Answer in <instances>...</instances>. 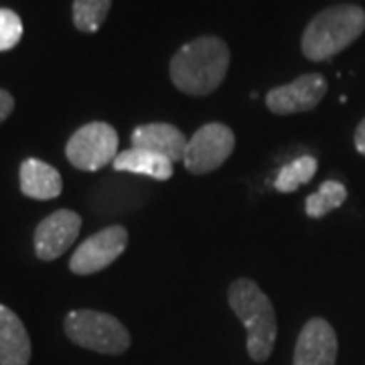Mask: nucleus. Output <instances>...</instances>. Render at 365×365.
<instances>
[{"label": "nucleus", "instance_id": "nucleus-1", "mask_svg": "<svg viewBox=\"0 0 365 365\" xmlns=\"http://www.w3.org/2000/svg\"><path fill=\"white\" fill-rule=\"evenodd\" d=\"M230 47L213 35L182 45L170 59V79L187 96H209L215 91L230 69Z\"/></svg>", "mask_w": 365, "mask_h": 365}, {"label": "nucleus", "instance_id": "nucleus-2", "mask_svg": "<svg viewBox=\"0 0 365 365\" xmlns=\"http://www.w3.org/2000/svg\"><path fill=\"white\" fill-rule=\"evenodd\" d=\"M365 31V11L357 4H337L311 19L302 33V53L311 61H327L347 49Z\"/></svg>", "mask_w": 365, "mask_h": 365}, {"label": "nucleus", "instance_id": "nucleus-3", "mask_svg": "<svg viewBox=\"0 0 365 365\" xmlns=\"http://www.w3.org/2000/svg\"><path fill=\"white\" fill-rule=\"evenodd\" d=\"M230 307L242 325L248 331V353L256 364H264L272 355L276 343V313L272 302L262 292V288L250 280L240 278L227 292Z\"/></svg>", "mask_w": 365, "mask_h": 365}, {"label": "nucleus", "instance_id": "nucleus-4", "mask_svg": "<svg viewBox=\"0 0 365 365\" xmlns=\"http://www.w3.org/2000/svg\"><path fill=\"white\" fill-rule=\"evenodd\" d=\"M66 335L79 347L106 355H120L130 347V333L116 317L90 309L67 314Z\"/></svg>", "mask_w": 365, "mask_h": 365}, {"label": "nucleus", "instance_id": "nucleus-5", "mask_svg": "<svg viewBox=\"0 0 365 365\" xmlns=\"http://www.w3.org/2000/svg\"><path fill=\"white\" fill-rule=\"evenodd\" d=\"M69 163L81 170H100L118 157V134L106 122H90L69 138L66 146Z\"/></svg>", "mask_w": 365, "mask_h": 365}, {"label": "nucleus", "instance_id": "nucleus-6", "mask_svg": "<svg viewBox=\"0 0 365 365\" xmlns=\"http://www.w3.org/2000/svg\"><path fill=\"white\" fill-rule=\"evenodd\" d=\"M235 146V136L232 128L220 122H211L201 126L189 138L182 165L193 175H205L220 169L232 157Z\"/></svg>", "mask_w": 365, "mask_h": 365}, {"label": "nucleus", "instance_id": "nucleus-7", "mask_svg": "<svg viewBox=\"0 0 365 365\" xmlns=\"http://www.w3.org/2000/svg\"><path fill=\"white\" fill-rule=\"evenodd\" d=\"M128 246V232L122 225H110L98 234L90 235L81 246H79L71 260L69 268L71 272L79 276L100 272L108 268L112 262L122 256V252Z\"/></svg>", "mask_w": 365, "mask_h": 365}, {"label": "nucleus", "instance_id": "nucleus-8", "mask_svg": "<svg viewBox=\"0 0 365 365\" xmlns=\"http://www.w3.org/2000/svg\"><path fill=\"white\" fill-rule=\"evenodd\" d=\"M325 93L327 79L321 73H304L287 86L272 88L266 93V106L278 116H290L317 108Z\"/></svg>", "mask_w": 365, "mask_h": 365}, {"label": "nucleus", "instance_id": "nucleus-9", "mask_svg": "<svg viewBox=\"0 0 365 365\" xmlns=\"http://www.w3.org/2000/svg\"><path fill=\"white\" fill-rule=\"evenodd\" d=\"M81 217L76 211L59 209L45 217L35 230V254L43 262H51L66 254L67 248L78 240Z\"/></svg>", "mask_w": 365, "mask_h": 365}, {"label": "nucleus", "instance_id": "nucleus-10", "mask_svg": "<svg viewBox=\"0 0 365 365\" xmlns=\"http://www.w3.org/2000/svg\"><path fill=\"white\" fill-rule=\"evenodd\" d=\"M337 335L325 319H311L300 331L292 365H335Z\"/></svg>", "mask_w": 365, "mask_h": 365}, {"label": "nucleus", "instance_id": "nucleus-11", "mask_svg": "<svg viewBox=\"0 0 365 365\" xmlns=\"http://www.w3.org/2000/svg\"><path fill=\"white\" fill-rule=\"evenodd\" d=\"M187 136L177 126L155 122V124H144L132 132V146L144 148L150 153H157L167 157L173 163H179L185 158L187 150Z\"/></svg>", "mask_w": 365, "mask_h": 365}, {"label": "nucleus", "instance_id": "nucleus-12", "mask_svg": "<svg viewBox=\"0 0 365 365\" xmlns=\"http://www.w3.org/2000/svg\"><path fill=\"white\" fill-rule=\"evenodd\" d=\"M31 339L23 321L0 304V365H29Z\"/></svg>", "mask_w": 365, "mask_h": 365}, {"label": "nucleus", "instance_id": "nucleus-13", "mask_svg": "<svg viewBox=\"0 0 365 365\" xmlns=\"http://www.w3.org/2000/svg\"><path fill=\"white\" fill-rule=\"evenodd\" d=\"M63 181L59 170L39 158H26L21 165V191L31 199H55L61 195Z\"/></svg>", "mask_w": 365, "mask_h": 365}, {"label": "nucleus", "instance_id": "nucleus-14", "mask_svg": "<svg viewBox=\"0 0 365 365\" xmlns=\"http://www.w3.org/2000/svg\"><path fill=\"white\" fill-rule=\"evenodd\" d=\"M173 160H169L163 155L144 150V148H128L118 153L114 158L112 167L116 170H126V173H134V175H146L150 179L157 181H167L173 177Z\"/></svg>", "mask_w": 365, "mask_h": 365}, {"label": "nucleus", "instance_id": "nucleus-15", "mask_svg": "<svg viewBox=\"0 0 365 365\" xmlns=\"http://www.w3.org/2000/svg\"><path fill=\"white\" fill-rule=\"evenodd\" d=\"M345 199H347V189H345L343 182L325 181L319 187L317 193L307 197L304 209H307L309 217L319 220V217H325L329 211L341 207Z\"/></svg>", "mask_w": 365, "mask_h": 365}, {"label": "nucleus", "instance_id": "nucleus-16", "mask_svg": "<svg viewBox=\"0 0 365 365\" xmlns=\"http://www.w3.org/2000/svg\"><path fill=\"white\" fill-rule=\"evenodd\" d=\"M314 173H317V158L304 155V157L288 163L287 167L278 173V177L274 181V187L280 193H292V191L299 189L300 185H307V182L311 181L314 177Z\"/></svg>", "mask_w": 365, "mask_h": 365}, {"label": "nucleus", "instance_id": "nucleus-17", "mask_svg": "<svg viewBox=\"0 0 365 365\" xmlns=\"http://www.w3.org/2000/svg\"><path fill=\"white\" fill-rule=\"evenodd\" d=\"M112 0H73V23L81 33H96L104 25Z\"/></svg>", "mask_w": 365, "mask_h": 365}, {"label": "nucleus", "instance_id": "nucleus-18", "mask_svg": "<svg viewBox=\"0 0 365 365\" xmlns=\"http://www.w3.org/2000/svg\"><path fill=\"white\" fill-rule=\"evenodd\" d=\"M23 37L21 16L11 9H0V51H11Z\"/></svg>", "mask_w": 365, "mask_h": 365}, {"label": "nucleus", "instance_id": "nucleus-19", "mask_svg": "<svg viewBox=\"0 0 365 365\" xmlns=\"http://www.w3.org/2000/svg\"><path fill=\"white\" fill-rule=\"evenodd\" d=\"M13 108H14L13 96H11L6 90H0V124H2L6 118L11 116Z\"/></svg>", "mask_w": 365, "mask_h": 365}, {"label": "nucleus", "instance_id": "nucleus-20", "mask_svg": "<svg viewBox=\"0 0 365 365\" xmlns=\"http://www.w3.org/2000/svg\"><path fill=\"white\" fill-rule=\"evenodd\" d=\"M355 148L365 155V118L359 122V126H357V130H355Z\"/></svg>", "mask_w": 365, "mask_h": 365}]
</instances>
